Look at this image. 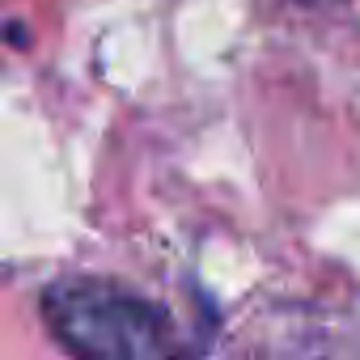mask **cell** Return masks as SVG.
Returning <instances> with one entry per match:
<instances>
[{
  "label": "cell",
  "mask_w": 360,
  "mask_h": 360,
  "mask_svg": "<svg viewBox=\"0 0 360 360\" xmlns=\"http://www.w3.org/2000/svg\"><path fill=\"white\" fill-rule=\"evenodd\" d=\"M43 318L72 360H191L153 301L106 280H56Z\"/></svg>",
  "instance_id": "cell-1"
}]
</instances>
